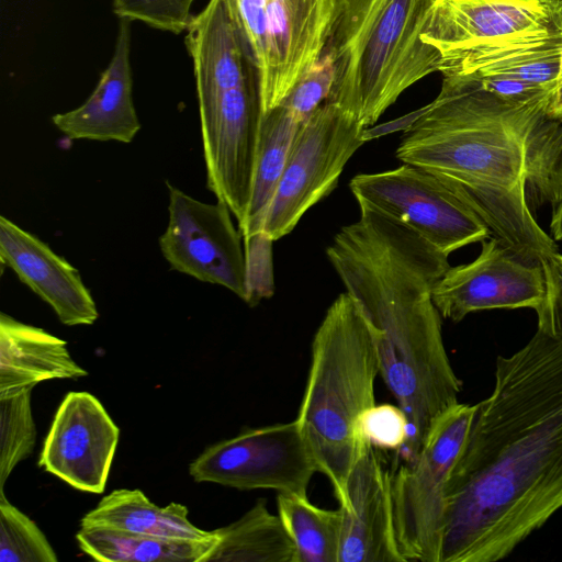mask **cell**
I'll return each mask as SVG.
<instances>
[{
	"instance_id": "22",
	"label": "cell",
	"mask_w": 562,
	"mask_h": 562,
	"mask_svg": "<svg viewBox=\"0 0 562 562\" xmlns=\"http://www.w3.org/2000/svg\"><path fill=\"white\" fill-rule=\"evenodd\" d=\"M218 540L205 562H295V546L279 515L263 499L234 522L215 529Z\"/></svg>"
},
{
	"instance_id": "20",
	"label": "cell",
	"mask_w": 562,
	"mask_h": 562,
	"mask_svg": "<svg viewBox=\"0 0 562 562\" xmlns=\"http://www.w3.org/2000/svg\"><path fill=\"white\" fill-rule=\"evenodd\" d=\"M301 124L283 103L262 114L250 202L246 218L238 226L244 239L262 231Z\"/></svg>"
},
{
	"instance_id": "26",
	"label": "cell",
	"mask_w": 562,
	"mask_h": 562,
	"mask_svg": "<svg viewBox=\"0 0 562 562\" xmlns=\"http://www.w3.org/2000/svg\"><path fill=\"white\" fill-rule=\"evenodd\" d=\"M57 555L37 525L0 490V562H56Z\"/></svg>"
},
{
	"instance_id": "21",
	"label": "cell",
	"mask_w": 562,
	"mask_h": 562,
	"mask_svg": "<svg viewBox=\"0 0 562 562\" xmlns=\"http://www.w3.org/2000/svg\"><path fill=\"white\" fill-rule=\"evenodd\" d=\"M76 539L87 555L102 562H205L218 536L206 540L170 539L85 526Z\"/></svg>"
},
{
	"instance_id": "18",
	"label": "cell",
	"mask_w": 562,
	"mask_h": 562,
	"mask_svg": "<svg viewBox=\"0 0 562 562\" xmlns=\"http://www.w3.org/2000/svg\"><path fill=\"white\" fill-rule=\"evenodd\" d=\"M87 374L70 356L65 340L0 314V398L43 381L75 380Z\"/></svg>"
},
{
	"instance_id": "13",
	"label": "cell",
	"mask_w": 562,
	"mask_h": 562,
	"mask_svg": "<svg viewBox=\"0 0 562 562\" xmlns=\"http://www.w3.org/2000/svg\"><path fill=\"white\" fill-rule=\"evenodd\" d=\"M481 243V252L473 261L450 267L432 289L441 317L460 322L483 310L537 311L546 293L540 262L524 260L493 236Z\"/></svg>"
},
{
	"instance_id": "1",
	"label": "cell",
	"mask_w": 562,
	"mask_h": 562,
	"mask_svg": "<svg viewBox=\"0 0 562 562\" xmlns=\"http://www.w3.org/2000/svg\"><path fill=\"white\" fill-rule=\"evenodd\" d=\"M440 562H495L562 508V337L498 356L445 498Z\"/></svg>"
},
{
	"instance_id": "5",
	"label": "cell",
	"mask_w": 562,
	"mask_h": 562,
	"mask_svg": "<svg viewBox=\"0 0 562 562\" xmlns=\"http://www.w3.org/2000/svg\"><path fill=\"white\" fill-rule=\"evenodd\" d=\"M186 32L206 183L227 192L247 189L254 179L262 117L256 65L224 0H210Z\"/></svg>"
},
{
	"instance_id": "30",
	"label": "cell",
	"mask_w": 562,
	"mask_h": 562,
	"mask_svg": "<svg viewBox=\"0 0 562 562\" xmlns=\"http://www.w3.org/2000/svg\"><path fill=\"white\" fill-rule=\"evenodd\" d=\"M546 293L543 301L536 311L539 330L562 337V254L558 250L541 257Z\"/></svg>"
},
{
	"instance_id": "12",
	"label": "cell",
	"mask_w": 562,
	"mask_h": 562,
	"mask_svg": "<svg viewBox=\"0 0 562 562\" xmlns=\"http://www.w3.org/2000/svg\"><path fill=\"white\" fill-rule=\"evenodd\" d=\"M168 225L159 247L170 267L202 282L222 285L247 301V269L243 235L229 207L199 201L166 182Z\"/></svg>"
},
{
	"instance_id": "9",
	"label": "cell",
	"mask_w": 562,
	"mask_h": 562,
	"mask_svg": "<svg viewBox=\"0 0 562 562\" xmlns=\"http://www.w3.org/2000/svg\"><path fill=\"white\" fill-rule=\"evenodd\" d=\"M349 187L359 205L404 223L447 256L491 235L457 187L423 167L403 164L386 171L360 173Z\"/></svg>"
},
{
	"instance_id": "15",
	"label": "cell",
	"mask_w": 562,
	"mask_h": 562,
	"mask_svg": "<svg viewBox=\"0 0 562 562\" xmlns=\"http://www.w3.org/2000/svg\"><path fill=\"white\" fill-rule=\"evenodd\" d=\"M341 509L339 562H405L396 538L392 474L368 446L353 464Z\"/></svg>"
},
{
	"instance_id": "16",
	"label": "cell",
	"mask_w": 562,
	"mask_h": 562,
	"mask_svg": "<svg viewBox=\"0 0 562 562\" xmlns=\"http://www.w3.org/2000/svg\"><path fill=\"white\" fill-rule=\"evenodd\" d=\"M0 258L67 326L91 325L95 302L79 271L46 243L0 216Z\"/></svg>"
},
{
	"instance_id": "2",
	"label": "cell",
	"mask_w": 562,
	"mask_h": 562,
	"mask_svg": "<svg viewBox=\"0 0 562 562\" xmlns=\"http://www.w3.org/2000/svg\"><path fill=\"white\" fill-rule=\"evenodd\" d=\"M550 94L514 102L473 76H442L439 94L412 116L396 149L403 164L451 181L492 236L529 262L558 250L528 202L531 143Z\"/></svg>"
},
{
	"instance_id": "34",
	"label": "cell",
	"mask_w": 562,
	"mask_h": 562,
	"mask_svg": "<svg viewBox=\"0 0 562 562\" xmlns=\"http://www.w3.org/2000/svg\"><path fill=\"white\" fill-rule=\"evenodd\" d=\"M562 1V0H561Z\"/></svg>"
},
{
	"instance_id": "27",
	"label": "cell",
	"mask_w": 562,
	"mask_h": 562,
	"mask_svg": "<svg viewBox=\"0 0 562 562\" xmlns=\"http://www.w3.org/2000/svg\"><path fill=\"white\" fill-rule=\"evenodd\" d=\"M194 0H113L120 19L139 21L154 29L175 34L187 31L193 15Z\"/></svg>"
},
{
	"instance_id": "31",
	"label": "cell",
	"mask_w": 562,
	"mask_h": 562,
	"mask_svg": "<svg viewBox=\"0 0 562 562\" xmlns=\"http://www.w3.org/2000/svg\"><path fill=\"white\" fill-rule=\"evenodd\" d=\"M475 78L486 91L514 102L531 101L553 90L506 76L491 75Z\"/></svg>"
},
{
	"instance_id": "19",
	"label": "cell",
	"mask_w": 562,
	"mask_h": 562,
	"mask_svg": "<svg viewBox=\"0 0 562 562\" xmlns=\"http://www.w3.org/2000/svg\"><path fill=\"white\" fill-rule=\"evenodd\" d=\"M106 527L146 536L206 540L214 530L194 526L188 518L187 506L170 503L160 507L151 503L140 490L120 488L105 495L80 520V527Z\"/></svg>"
},
{
	"instance_id": "23",
	"label": "cell",
	"mask_w": 562,
	"mask_h": 562,
	"mask_svg": "<svg viewBox=\"0 0 562 562\" xmlns=\"http://www.w3.org/2000/svg\"><path fill=\"white\" fill-rule=\"evenodd\" d=\"M278 515L291 537L295 562H339L341 509H325L307 496L278 493Z\"/></svg>"
},
{
	"instance_id": "29",
	"label": "cell",
	"mask_w": 562,
	"mask_h": 562,
	"mask_svg": "<svg viewBox=\"0 0 562 562\" xmlns=\"http://www.w3.org/2000/svg\"><path fill=\"white\" fill-rule=\"evenodd\" d=\"M331 81L330 63L325 56H322L282 103L303 123L326 101Z\"/></svg>"
},
{
	"instance_id": "8",
	"label": "cell",
	"mask_w": 562,
	"mask_h": 562,
	"mask_svg": "<svg viewBox=\"0 0 562 562\" xmlns=\"http://www.w3.org/2000/svg\"><path fill=\"white\" fill-rule=\"evenodd\" d=\"M476 404L457 403L434 424L416 458L392 474L394 525L406 561L440 562L446 487Z\"/></svg>"
},
{
	"instance_id": "11",
	"label": "cell",
	"mask_w": 562,
	"mask_h": 562,
	"mask_svg": "<svg viewBox=\"0 0 562 562\" xmlns=\"http://www.w3.org/2000/svg\"><path fill=\"white\" fill-rule=\"evenodd\" d=\"M317 468L296 420L249 428L207 447L189 467L198 482L306 496Z\"/></svg>"
},
{
	"instance_id": "3",
	"label": "cell",
	"mask_w": 562,
	"mask_h": 562,
	"mask_svg": "<svg viewBox=\"0 0 562 562\" xmlns=\"http://www.w3.org/2000/svg\"><path fill=\"white\" fill-rule=\"evenodd\" d=\"M436 0H339L322 56L333 81L325 102L373 125L398 97L440 71L422 35Z\"/></svg>"
},
{
	"instance_id": "4",
	"label": "cell",
	"mask_w": 562,
	"mask_h": 562,
	"mask_svg": "<svg viewBox=\"0 0 562 562\" xmlns=\"http://www.w3.org/2000/svg\"><path fill=\"white\" fill-rule=\"evenodd\" d=\"M379 359L370 322L344 292L326 311L312 341L311 366L296 423L317 472L342 505L347 481L369 446L358 437L361 415L374 402Z\"/></svg>"
},
{
	"instance_id": "10",
	"label": "cell",
	"mask_w": 562,
	"mask_h": 562,
	"mask_svg": "<svg viewBox=\"0 0 562 562\" xmlns=\"http://www.w3.org/2000/svg\"><path fill=\"white\" fill-rule=\"evenodd\" d=\"M367 136L368 128L355 117L324 102L297 131L260 234L274 241L291 233L337 187Z\"/></svg>"
},
{
	"instance_id": "17",
	"label": "cell",
	"mask_w": 562,
	"mask_h": 562,
	"mask_svg": "<svg viewBox=\"0 0 562 562\" xmlns=\"http://www.w3.org/2000/svg\"><path fill=\"white\" fill-rule=\"evenodd\" d=\"M131 22L121 19L114 54L90 97L80 106L52 117L68 138L131 143L140 130L133 103Z\"/></svg>"
},
{
	"instance_id": "24",
	"label": "cell",
	"mask_w": 562,
	"mask_h": 562,
	"mask_svg": "<svg viewBox=\"0 0 562 562\" xmlns=\"http://www.w3.org/2000/svg\"><path fill=\"white\" fill-rule=\"evenodd\" d=\"M457 75L506 76L554 89L562 75V40L488 55L472 61Z\"/></svg>"
},
{
	"instance_id": "6",
	"label": "cell",
	"mask_w": 562,
	"mask_h": 562,
	"mask_svg": "<svg viewBox=\"0 0 562 562\" xmlns=\"http://www.w3.org/2000/svg\"><path fill=\"white\" fill-rule=\"evenodd\" d=\"M256 65L262 114L318 63L339 0H224Z\"/></svg>"
},
{
	"instance_id": "33",
	"label": "cell",
	"mask_w": 562,
	"mask_h": 562,
	"mask_svg": "<svg viewBox=\"0 0 562 562\" xmlns=\"http://www.w3.org/2000/svg\"><path fill=\"white\" fill-rule=\"evenodd\" d=\"M552 217L550 222L551 237L554 241L562 240V195L553 205Z\"/></svg>"
},
{
	"instance_id": "32",
	"label": "cell",
	"mask_w": 562,
	"mask_h": 562,
	"mask_svg": "<svg viewBox=\"0 0 562 562\" xmlns=\"http://www.w3.org/2000/svg\"><path fill=\"white\" fill-rule=\"evenodd\" d=\"M546 113L550 119L562 122V75L550 94Z\"/></svg>"
},
{
	"instance_id": "14",
	"label": "cell",
	"mask_w": 562,
	"mask_h": 562,
	"mask_svg": "<svg viewBox=\"0 0 562 562\" xmlns=\"http://www.w3.org/2000/svg\"><path fill=\"white\" fill-rule=\"evenodd\" d=\"M120 429L88 392H69L56 411L38 464L70 486L104 491Z\"/></svg>"
},
{
	"instance_id": "25",
	"label": "cell",
	"mask_w": 562,
	"mask_h": 562,
	"mask_svg": "<svg viewBox=\"0 0 562 562\" xmlns=\"http://www.w3.org/2000/svg\"><path fill=\"white\" fill-rule=\"evenodd\" d=\"M32 389L0 398V490L13 469L26 459L36 441L31 407Z\"/></svg>"
},
{
	"instance_id": "7",
	"label": "cell",
	"mask_w": 562,
	"mask_h": 562,
	"mask_svg": "<svg viewBox=\"0 0 562 562\" xmlns=\"http://www.w3.org/2000/svg\"><path fill=\"white\" fill-rule=\"evenodd\" d=\"M441 58L442 76L472 61L562 40L561 0H436L422 35Z\"/></svg>"
},
{
	"instance_id": "28",
	"label": "cell",
	"mask_w": 562,
	"mask_h": 562,
	"mask_svg": "<svg viewBox=\"0 0 562 562\" xmlns=\"http://www.w3.org/2000/svg\"><path fill=\"white\" fill-rule=\"evenodd\" d=\"M358 437L373 448L398 452L408 437L407 417L398 405L374 404L361 415Z\"/></svg>"
}]
</instances>
